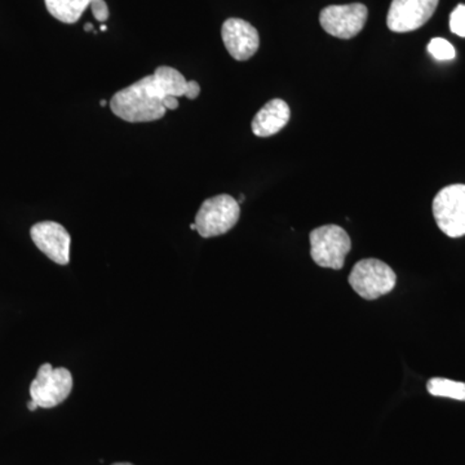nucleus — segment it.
Here are the masks:
<instances>
[{
  "mask_svg": "<svg viewBox=\"0 0 465 465\" xmlns=\"http://www.w3.org/2000/svg\"><path fill=\"white\" fill-rule=\"evenodd\" d=\"M290 118L291 110L286 101L271 100L259 110L258 114L253 118L251 128H252L253 134L258 137L273 136L286 127Z\"/></svg>",
  "mask_w": 465,
  "mask_h": 465,
  "instance_id": "9b49d317",
  "label": "nucleus"
},
{
  "mask_svg": "<svg viewBox=\"0 0 465 465\" xmlns=\"http://www.w3.org/2000/svg\"><path fill=\"white\" fill-rule=\"evenodd\" d=\"M84 30L85 32H91V30H94V25L92 24H85Z\"/></svg>",
  "mask_w": 465,
  "mask_h": 465,
  "instance_id": "6ab92c4d",
  "label": "nucleus"
},
{
  "mask_svg": "<svg viewBox=\"0 0 465 465\" xmlns=\"http://www.w3.org/2000/svg\"><path fill=\"white\" fill-rule=\"evenodd\" d=\"M440 0H391L387 25L394 33H410L424 26L436 12Z\"/></svg>",
  "mask_w": 465,
  "mask_h": 465,
  "instance_id": "6e6552de",
  "label": "nucleus"
},
{
  "mask_svg": "<svg viewBox=\"0 0 465 465\" xmlns=\"http://www.w3.org/2000/svg\"><path fill=\"white\" fill-rule=\"evenodd\" d=\"M427 390L434 397L465 401V382L450 381L445 378H433L427 382Z\"/></svg>",
  "mask_w": 465,
  "mask_h": 465,
  "instance_id": "ddd939ff",
  "label": "nucleus"
},
{
  "mask_svg": "<svg viewBox=\"0 0 465 465\" xmlns=\"http://www.w3.org/2000/svg\"><path fill=\"white\" fill-rule=\"evenodd\" d=\"M222 36L226 51L237 61L250 60L260 47L258 30L241 18L226 20L223 24Z\"/></svg>",
  "mask_w": 465,
  "mask_h": 465,
  "instance_id": "9d476101",
  "label": "nucleus"
},
{
  "mask_svg": "<svg viewBox=\"0 0 465 465\" xmlns=\"http://www.w3.org/2000/svg\"><path fill=\"white\" fill-rule=\"evenodd\" d=\"M34 244L58 265H67L70 262L72 237L63 225L54 222H42L30 231Z\"/></svg>",
  "mask_w": 465,
  "mask_h": 465,
  "instance_id": "1a4fd4ad",
  "label": "nucleus"
},
{
  "mask_svg": "<svg viewBox=\"0 0 465 465\" xmlns=\"http://www.w3.org/2000/svg\"><path fill=\"white\" fill-rule=\"evenodd\" d=\"M191 229H192V231H197V228H195V224H192Z\"/></svg>",
  "mask_w": 465,
  "mask_h": 465,
  "instance_id": "5701e85b",
  "label": "nucleus"
},
{
  "mask_svg": "<svg viewBox=\"0 0 465 465\" xmlns=\"http://www.w3.org/2000/svg\"><path fill=\"white\" fill-rule=\"evenodd\" d=\"M106 30H108V27L105 25L101 26V32H106Z\"/></svg>",
  "mask_w": 465,
  "mask_h": 465,
  "instance_id": "aec40b11",
  "label": "nucleus"
},
{
  "mask_svg": "<svg viewBox=\"0 0 465 465\" xmlns=\"http://www.w3.org/2000/svg\"><path fill=\"white\" fill-rule=\"evenodd\" d=\"M73 391L72 372L65 367L54 369L51 363L39 367L38 374L30 385V397L42 409L61 405Z\"/></svg>",
  "mask_w": 465,
  "mask_h": 465,
  "instance_id": "39448f33",
  "label": "nucleus"
},
{
  "mask_svg": "<svg viewBox=\"0 0 465 465\" xmlns=\"http://www.w3.org/2000/svg\"><path fill=\"white\" fill-rule=\"evenodd\" d=\"M92 9V14H94V18L100 23H105L109 18V8L108 5H106L105 0H94L90 5Z\"/></svg>",
  "mask_w": 465,
  "mask_h": 465,
  "instance_id": "dca6fc26",
  "label": "nucleus"
},
{
  "mask_svg": "<svg viewBox=\"0 0 465 465\" xmlns=\"http://www.w3.org/2000/svg\"><path fill=\"white\" fill-rule=\"evenodd\" d=\"M200 94L201 85L197 82L186 81L173 67L159 66L154 74L116 92L110 101V109L125 122L143 124L163 118L167 112L163 101L167 96L194 100Z\"/></svg>",
  "mask_w": 465,
  "mask_h": 465,
  "instance_id": "f257e3e1",
  "label": "nucleus"
},
{
  "mask_svg": "<svg viewBox=\"0 0 465 465\" xmlns=\"http://www.w3.org/2000/svg\"><path fill=\"white\" fill-rule=\"evenodd\" d=\"M240 215V203L232 195L220 194L202 203L194 224L201 237H219L234 228Z\"/></svg>",
  "mask_w": 465,
  "mask_h": 465,
  "instance_id": "7ed1b4c3",
  "label": "nucleus"
},
{
  "mask_svg": "<svg viewBox=\"0 0 465 465\" xmlns=\"http://www.w3.org/2000/svg\"><path fill=\"white\" fill-rule=\"evenodd\" d=\"M311 256L317 265L339 271L345 264V256L351 249L348 232L338 225H323L309 235Z\"/></svg>",
  "mask_w": 465,
  "mask_h": 465,
  "instance_id": "20e7f679",
  "label": "nucleus"
},
{
  "mask_svg": "<svg viewBox=\"0 0 465 465\" xmlns=\"http://www.w3.org/2000/svg\"><path fill=\"white\" fill-rule=\"evenodd\" d=\"M100 105L106 106V101L105 100L101 101Z\"/></svg>",
  "mask_w": 465,
  "mask_h": 465,
  "instance_id": "4be33fe9",
  "label": "nucleus"
},
{
  "mask_svg": "<svg viewBox=\"0 0 465 465\" xmlns=\"http://www.w3.org/2000/svg\"><path fill=\"white\" fill-rule=\"evenodd\" d=\"M397 283V275L390 265L378 259L358 262L349 274V284L361 298L376 300L391 292Z\"/></svg>",
  "mask_w": 465,
  "mask_h": 465,
  "instance_id": "f03ea898",
  "label": "nucleus"
},
{
  "mask_svg": "<svg viewBox=\"0 0 465 465\" xmlns=\"http://www.w3.org/2000/svg\"><path fill=\"white\" fill-rule=\"evenodd\" d=\"M112 465H134L133 463H114Z\"/></svg>",
  "mask_w": 465,
  "mask_h": 465,
  "instance_id": "412c9836",
  "label": "nucleus"
},
{
  "mask_svg": "<svg viewBox=\"0 0 465 465\" xmlns=\"http://www.w3.org/2000/svg\"><path fill=\"white\" fill-rule=\"evenodd\" d=\"M428 52L439 61L454 60L457 56L454 45L443 38H433L428 45Z\"/></svg>",
  "mask_w": 465,
  "mask_h": 465,
  "instance_id": "4468645a",
  "label": "nucleus"
},
{
  "mask_svg": "<svg viewBox=\"0 0 465 465\" xmlns=\"http://www.w3.org/2000/svg\"><path fill=\"white\" fill-rule=\"evenodd\" d=\"M163 105L167 110H176L179 108V101H177V97L167 96L163 101Z\"/></svg>",
  "mask_w": 465,
  "mask_h": 465,
  "instance_id": "f3484780",
  "label": "nucleus"
},
{
  "mask_svg": "<svg viewBox=\"0 0 465 465\" xmlns=\"http://www.w3.org/2000/svg\"><path fill=\"white\" fill-rule=\"evenodd\" d=\"M450 29L455 35L465 38V5H459L450 16Z\"/></svg>",
  "mask_w": 465,
  "mask_h": 465,
  "instance_id": "2eb2a0df",
  "label": "nucleus"
},
{
  "mask_svg": "<svg viewBox=\"0 0 465 465\" xmlns=\"http://www.w3.org/2000/svg\"><path fill=\"white\" fill-rule=\"evenodd\" d=\"M94 0H45L51 16L64 24L78 23Z\"/></svg>",
  "mask_w": 465,
  "mask_h": 465,
  "instance_id": "f8f14e48",
  "label": "nucleus"
},
{
  "mask_svg": "<svg viewBox=\"0 0 465 465\" xmlns=\"http://www.w3.org/2000/svg\"><path fill=\"white\" fill-rule=\"evenodd\" d=\"M369 9L365 5H329L320 15V24L324 32L335 38L351 39L362 32L366 25Z\"/></svg>",
  "mask_w": 465,
  "mask_h": 465,
  "instance_id": "0eeeda50",
  "label": "nucleus"
},
{
  "mask_svg": "<svg viewBox=\"0 0 465 465\" xmlns=\"http://www.w3.org/2000/svg\"><path fill=\"white\" fill-rule=\"evenodd\" d=\"M433 216L440 231L450 238L465 235V185L446 186L433 200Z\"/></svg>",
  "mask_w": 465,
  "mask_h": 465,
  "instance_id": "423d86ee",
  "label": "nucleus"
},
{
  "mask_svg": "<svg viewBox=\"0 0 465 465\" xmlns=\"http://www.w3.org/2000/svg\"><path fill=\"white\" fill-rule=\"evenodd\" d=\"M27 409H29L30 411H35V410L38 409V405H36V403L32 400L27 403Z\"/></svg>",
  "mask_w": 465,
  "mask_h": 465,
  "instance_id": "a211bd4d",
  "label": "nucleus"
}]
</instances>
